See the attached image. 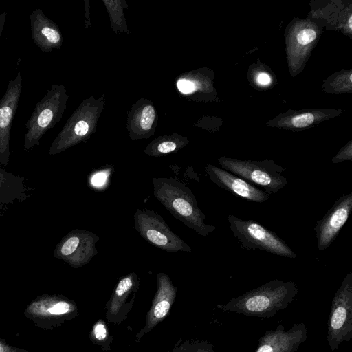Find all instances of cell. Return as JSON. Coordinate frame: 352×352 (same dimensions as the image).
I'll return each instance as SVG.
<instances>
[{
  "label": "cell",
  "mask_w": 352,
  "mask_h": 352,
  "mask_svg": "<svg viewBox=\"0 0 352 352\" xmlns=\"http://www.w3.org/2000/svg\"><path fill=\"white\" fill-rule=\"evenodd\" d=\"M110 173L111 170H104L92 174L89 179L90 184L95 188H102L104 186L107 185Z\"/></svg>",
  "instance_id": "20"
},
{
  "label": "cell",
  "mask_w": 352,
  "mask_h": 352,
  "mask_svg": "<svg viewBox=\"0 0 352 352\" xmlns=\"http://www.w3.org/2000/svg\"><path fill=\"white\" fill-rule=\"evenodd\" d=\"M65 103V87L53 84L38 101L28 120L23 148L30 150L40 143L41 139L59 121Z\"/></svg>",
  "instance_id": "3"
},
{
  "label": "cell",
  "mask_w": 352,
  "mask_h": 352,
  "mask_svg": "<svg viewBox=\"0 0 352 352\" xmlns=\"http://www.w3.org/2000/svg\"><path fill=\"white\" fill-rule=\"evenodd\" d=\"M352 210V192L343 194L317 221L314 228L317 248L322 251L336 240L343 226L347 221Z\"/></svg>",
  "instance_id": "10"
},
{
  "label": "cell",
  "mask_w": 352,
  "mask_h": 352,
  "mask_svg": "<svg viewBox=\"0 0 352 352\" xmlns=\"http://www.w3.org/2000/svg\"><path fill=\"white\" fill-rule=\"evenodd\" d=\"M93 334L95 338L99 341L104 340L107 338V327L103 322L99 321L95 324L93 328Z\"/></svg>",
  "instance_id": "23"
},
{
  "label": "cell",
  "mask_w": 352,
  "mask_h": 352,
  "mask_svg": "<svg viewBox=\"0 0 352 352\" xmlns=\"http://www.w3.org/2000/svg\"><path fill=\"white\" fill-rule=\"evenodd\" d=\"M134 228L148 243L168 252H191V248L174 233L162 216L147 208L137 209Z\"/></svg>",
  "instance_id": "7"
},
{
  "label": "cell",
  "mask_w": 352,
  "mask_h": 352,
  "mask_svg": "<svg viewBox=\"0 0 352 352\" xmlns=\"http://www.w3.org/2000/svg\"><path fill=\"white\" fill-rule=\"evenodd\" d=\"M23 79L19 72L8 82L6 92L0 100V164L7 166L9 162L10 140L13 118L16 113L23 87Z\"/></svg>",
  "instance_id": "11"
},
{
  "label": "cell",
  "mask_w": 352,
  "mask_h": 352,
  "mask_svg": "<svg viewBox=\"0 0 352 352\" xmlns=\"http://www.w3.org/2000/svg\"><path fill=\"white\" fill-rule=\"evenodd\" d=\"M223 169L243 179L252 185L261 186L269 195L280 190L287 184L285 169L272 161H241L230 158L219 159Z\"/></svg>",
  "instance_id": "6"
},
{
  "label": "cell",
  "mask_w": 352,
  "mask_h": 352,
  "mask_svg": "<svg viewBox=\"0 0 352 352\" xmlns=\"http://www.w3.org/2000/svg\"><path fill=\"white\" fill-rule=\"evenodd\" d=\"M351 19H352V17L351 16V17L349 18V28H350V29H351V28H352V25H351Z\"/></svg>",
  "instance_id": "29"
},
{
  "label": "cell",
  "mask_w": 352,
  "mask_h": 352,
  "mask_svg": "<svg viewBox=\"0 0 352 352\" xmlns=\"http://www.w3.org/2000/svg\"><path fill=\"white\" fill-rule=\"evenodd\" d=\"M314 120V115L310 113H306L294 117L292 118V124L296 127L302 128L310 125Z\"/></svg>",
  "instance_id": "21"
},
{
  "label": "cell",
  "mask_w": 352,
  "mask_h": 352,
  "mask_svg": "<svg viewBox=\"0 0 352 352\" xmlns=\"http://www.w3.org/2000/svg\"><path fill=\"white\" fill-rule=\"evenodd\" d=\"M352 338V273L343 279L331 302L327 342L331 351Z\"/></svg>",
  "instance_id": "5"
},
{
  "label": "cell",
  "mask_w": 352,
  "mask_h": 352,
  "mask_svg": "<svg viewBox=\"0 0 352 352\" xmlns=\"http://www.w3.org/2000/svg\"><path fill=\"white\" fill-rule=\"evenodd\" d=\"M6 15L7 13L6 12H3L1 14H0V37L1 36L2 31L6 23Z\"/></svg>",
  "instance_id": "27"
},
{
  "label": "cell",
  "mask_w": 352,
  "mask_h": 352,
  "mask_svg": "<svg viewBox=\"0 0 352 352\" xmlns=\"http://www.w3.org/2000/svg\"><path fill=\"white\" fill-rule=\"evenodd\" d=\"M228 221L234 237L244 250H259L286 257L296 258V254L276 233L254 220H243L233 214Z\"/></svg>",
  "instance_id": "4"
},
{
  "label": "cell",
  "mask_w": 352,
  "mask_h": 352,
  "mask_svg": "<svg viewBox=\"0 0 352 352\" xmlns=\"http://www.w3.org/2000/svg\"><path fill=\"white\" fill-rule=\"evenodd\" d=\"M177 87L182 93H190L195 90V85L186 79H181L177 82Z\"/></svg>",
  "instance_id": "24"
},
{
  "label": "cell",
  "mask_w": 352,
  "mask_h": 352,
  "mask_svg": "<svg viewBox=\"0 0 352 352\" xmlns=\"http://www.w3.org/2000/svg\"><path fill=\"white\" fill-rule=\"evenodd\" d=\"M178 148V144L174 141L167 140L158 143L148 153L150 155H162L172 153Z\"/></svg>",
  "instance_id": "18"
},
{
  "label": "cell",
  "mask_w": 352,
  "mask_h": 352,
  "mask_svg": "<svg viewBox=\"0 0 352 352\" xmlns=\"http://www.w3.org/2000/svg\"><path fill=\"white\" fill-rule=\"evenodd\" d=\"M204 172L216 185L235 196L258 203L270 199V195L265 191L223 168L209 164Z\"/></svg>",
  "instance_id": "13"
},
{
  "label": "cell",
  "mask_w": 352,
  "mask_h": 352,
  "mask_svg": "<svg viewBox=\"0 0 352 352\" xmlns=\"http://www.w3.org/2000/svg\"><path fill=\"white\" fill-rule=\"evenodd\" d=\"M305 323H295L288 330L283 324L267 331L259 339L254 352H296L307 338Z\"/></svg>",
  "instance_id": "12"
},
{
  "label": "cell",
  "mask_w": 352,
  "mask_h": 352,
  "mask_svg": "<svg viewBox=\"0 0 352 352\" xmlns=\"http://www.w3.org/2000/svg\"><path fill=\"white\" fill-rule=\"evenodd\" d=\"M152 183L155 197L175 219L204 236L216 230L214 226L206 223V215L186 185L171 177H153Z\"/></svg>",
  "instance_id": "2"
},
{
  "label": "cell",
  "mask_w": 352,
  "mask_h": 352,
  "mask_svg": "<svg viewBox=\"0 0 352 352\" xmlns=\"http://www.w3.org/2000/svg\"><path fill=\"white\" fill-rule=\"evenodd\" d=\"M75 309V305L64 296L45 294L32 300L24 315L36 326L49 329L58 324Z\"/></svg>",
  "instance_id": "9"
},
{
  "label": "cell",
  "mask_w": 352,
  "mask_h": 352,
  "mask_svg": "<svg viewBox=\"0 0 352 352\" xmlns=\"http://www.w3.org/2000/svg\"><path fill=\"white\" fill-rule=\"evenodd\" d=\"M138 286V279L135 272H131L121 277L112 294L109 304V313L112 315L117 314L127 296Z\"/></svg>",
  "instance_id": "17"
},
{
  "label": "cell",
  "mask_w": 352,
  "mask_h": 352,
  "mask_svg": "<svg viewBox=\"0 0 352 352\" xmlns=\"http://www.w3.org/2000/svg\"><path fill=\"white\" fill-rule=\"evenodd\" d=\"M0 352H28L25 350L8 344L6 341L0 339Z\"/></svg>",
  "instance_id": "25"
},
{
  "label": "cell",
  "mask_w": 352,
  "mask_h": 352,
  "mask_svg": "<svg viewBox=\"0 0 352 352\" xmlns=\"http://www.w3.org/2000/svg\"><path fill=\"white\" fill-rule=\"evenodd\" d=\"M156 276L157 289L148 313L144 332L151 330L167 315L176 296L177 288L168 275L160 272Z\"/></svg>",
  "instance_id": "15"
},
{
  "label": "cell",
  "mask_w": 352,
  "mask_h": 352,
  "mask_svg": "<svg viewBox=\"0 0 352 352\" xmlns=\"http://www.w3.org/2000/svg\"><path fill=\"white\" fill-rule=\"evenodd\" d=\"M30 19L32 41L41 51L47 53L60 47L61 32L41 9L33 10Z\"/></svg>",
  "instance_id": "14"
},
{
  "label": "cell",
  "mask_w": 352,
  "mask_h": 352,
  "mask_svg": "<svg viewBox=\"0 0 352 352\" xmlns=\"http://www.w3.org/2000/svg\"><path fill=\"white\" fill-rule=\"evenodd\" d=\"M257 81L261 85H267L270 82V76L266 73H260L257 77Z\"/></svg>",
  "instance_id": "26"
},
{
  "label": "cell",
  "mask_w": 352,
  "mask_h": 352,
  "mask_svg": "<svg viewBox=\"0 0 352 352\" xmlns=\"http://www.w3.org/2000/svg\"><path fill=\"white\" fill-rule=\"evenodd\" d=\"M298 292L294 282L274 279L231 298L220 308L224 311L267 318L286 309Z\"/></svg>",
  "instance_id": "1"
},
{
  "label": "cell",
  "mask_w": 352,
  "mask_h": 352,
  "mask_svg": "<svg viewBox=\"0 0 352 352\" xmlns=\"http://www.w3.org/2000/svg\"><path fill=\"white\" fill-rule=\"evenodd\" d=\"M100 238L88 230L75 229L57 243L54 257L63 260L74 268L88 264L98 254L96 243Z\"/></svg>",
  "instance_id": "8"
},
{
  "label": "cell",
  "mask_w": 352,
  "mask_h": 352,
  "mask_svg": "<svg viewBox=\"0 0 352 352\" xmlns=\"http://www.w3.org/2000/svg\"><path fill=\"white\" fill-rule=\"evenodd\" d=\"M316 36L314 30L311 29H304L297 35V41L300 45H307L312 42Z\"/></svg>",
  "instance_id": "22"
},
{
  "label": "cell",
  "mask_w": 352,
  "mask_h": 352,
  "mask_svg": "<svg viewBox=\"0 0 352 352\" xmlns=\"http://www.w3.org/2000/svg\"><path fill=\"white\" fill-rule=\"evenodd\" d=\"M201 352H214V351L212 349V347L210 346V348L208 346L207 349L201 350Z\"/></svg>",
  "instance_id": "28"
},
{
  "label": "cell",
  "mask_w": 352,
  "mask_h": 352,
  "mask_svg": "<svg viewBox=\"0 0 352 352\" xmlns=\"http://www.w3.org/2000/svg\"><path fill=\"white\" fill-rule=\"evenodd\" d=\"M25 178L0 168V210L29 197Z\"/></svg>",
  "instance_id": "16"
},
{
  "label": "cell",
  "mask_w": 352,
  "mask_h": 352,
  "mask_svg": "<svg viewBox=\"0 0 352 352\" xmlns=\"http://www.w3.org/2000/svg\"><path fill=\"white\" fill-rule=\"evenodd\" d=\"M155 116V112L151 105H146L144 107L140 118V125L143 130L148 131L151 129Z\"/></svg>",
  "instance_id": "19"
}]
</instances>
